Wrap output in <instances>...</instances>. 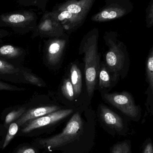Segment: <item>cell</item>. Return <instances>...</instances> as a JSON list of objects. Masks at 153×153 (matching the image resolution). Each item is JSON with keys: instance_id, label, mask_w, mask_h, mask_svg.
Masks as SVG:
<instances>
[{"instance_id": "cell-9", "label": "cell", "mask_w": 153, "mask_h": 153, "mask_svg": "<svg viewBox=\"0 0 153 153\" xmlns=\"http://www.w3.org/2000/svg\"><path fill=\"white\" fill-rule=\"evenodd\" d=\"M34 32L35 36L51 38L61 36L66 33L62 25L47 11L44 12Z\"/></svg>"}, {"instance_id": "cell-25", "label": "cell", "mask_w": 153, "mask_h": 153, "mask_svg": "<svg viewBox=\"0 0 153 153\" xmlns=\"http://www.w3.org/2000/svg\"><path fill=\"white\" fill-rule=\"evenodd\" d=\"M146 26L148 28L152 27L153 26V0H151L146 10Z\"/></svg>"}, {"instance_id": "cell-12", "label": "cell", "mask_w": 153, "mask_h": 153, "mask_svg": "<svg viewBox=\"0 0 153 153\" xmlns=\"http://www.w3.org/2000/svg\"><path fill=\"white\" fill-rule=\"evenodd\" d=\"M60 109V108L55 105L43 106L29 110L16 120L19 127L24 126L30 120L43 117L54 111Z\"/></svg>"}, {"instance_id": "cell-16", "label": "cell", "mask_w": 153, "mask_h": 153, "mask_svg": "<svg viewBox=\"0 0 153 153\" xmlns=\"http://www.w3.org/2000/svg\"><path fill=\"white\" fill-rule=\"evenodd\" d=\"M22 51L20 48L11 45H4L0 47V56L15 58L20 55Z\"/></svg>"}, {"instance_id": "cell-29", "label": "cell", "mask_w": 153, "mask_h": 153, "mask_svg": "<svg viewBox=\"0 0 153 153\" xmlns=\"http://www.w3.org/2000/svg\"><path fill=\"white\" fill-rule=\"evenodd\" d=\"M42 1H43L44 2H45L47 4V3L48 1V0H42Z\"/></svg>"}, {"instance_id": "cell-8", "label": "cell", "mask_w": 153, "mask_h": 153, "mask_svg": "<svg viewBox=\"0 0 153 153\" xmlns=\"http://www.w3.org/2000/svg\"><path fill=\"white\" fill-rule=\"evenodd\" d=\"M73 112L72 109H59L40 117L30 120L22 128V133L28 134L35 129L54 125L67 117Z\"/></svg>"}, {"instance_id": "cell-23", "label": "cell", "mask_w": 153, "mask_h": 153, "mask_svg": "<svg viewBox=\"0 0 153 153\" xmlns=\"http://www.w3.org/2000/svg\"><path fill=\"white\" fill-rule=\"evenodd\" d=\"M17 1L19 4L23 6H37L43 11L46 10L47 4L42 0H17Z\"/></svg>"}, {"instance_id": "cell-7", "label": "cell", "mask_w": 153, "mask_h": 153, "mask_svg": "<svg viewBox=\"0 0 153 153\" xmlns=\"http://www.w3.org/2000/svg\"><path fill=\"white\" fill-rule=\"evenodd\" d=\"M103 100L126 116L135 119L141 114L140 106L136 105L132 95L128 92H102Z\"/></svg>"}, {"instance_id": "cell-20", "label": "cell", "mask_w": 153, "mask_h": 153, "mask_svg": "<svg viewBox=\"0 0 153 153\" xmlns=\"http://www.w3.org/2000/svg\"><path fill=\"white\" fill-rule=\"evenodd\" d=\"M131 146L127 141L117 143L111 149V153H131Z\"/></svg>"}, {"instance_id": "cell-11", "label": "cell", "mask_w": 153, "mask_h": 153, "mask_svg": "<svg viewBox=\"0 0 153 153\" xmlns=\"http://www.w3.org/2000/svg\"><path fill=\"white\" fill-rule=\"evenodd\" d=\"M99 113L101 120L106 126L117 132H120L125 128L122 118L105 105L99 106Z\"/></svg>"}, {"instance_id": "cell-14", "label": "cell", "mask_w": 153, "mask_h": 153, "mask_svg": "<svg viewBox=\"0 0 153 153\" xmlns=\"http://www.w3.org/2000/svg\"><path fill=\"white\" fill-rule=\"evenodd\" d=\"M70 80L74 91L75 98L81 94L82 88V76L79 67L77 64L73 63L70 70Z\"/></svg>"}, {"instance_id": "cell-6", "label": "cell", "mask_w": 153, "mask_h": 153, "mask_svg": "<svg viewBox=\"0 0 153 153\" xmlns=\"http://www.w3.org/2000/svg\"><path fill=\"white\" fill-rule=\"evenodd\" d=\"M134 9L130 0H105V5L92 16L91 20L97 22L111 21L123 18Z\"/></svg>"}, {"instance_id": "cell-27", "label": "cell", "mask_w": 153, "mask_h": 153, "mask_svg": "<svg viewBox=\"0 0 153 153\" xmlns=\"http://www.w3.org/2000/svg\"><path fill=\"white\" fill-rule=\"evenodd\" d=\"M143 153H153V146L151 142H149L146 145Z\"/></svg>"}, {"instance_id": "cell-5", "label": "cell", "mask_w": 153, "mask_h": 153, "mask_svg": "<svg viewBox=\"0 0 153 153\" xmlns=\"http://www.w3.org/2000/svg\"><path fill=\"white\" fill-rule=\"evenodd\" d=\"M37 20V15L33 11H16L1 14L0 27H10L19 32L34 31Z\"/></svg>"}, {"instance_id": "cell-4", "label": "cell", "mask_w": 153, "mask_h": 153, "mask_svg": "<svg viewBox=\"0 0 153 153\" xmlns=\"http://www.w3.org/2000/svg\"><path fill=\"white\" fill-rule=\"evenodd\" d=\"M84 122L79 112L75 113L61 133L46 138H37L32 145L38 149L59 150L78 139L82 134Z\"/></svg>"}, {"instance_id": "cell-18", "label": "cell", "mask_w": 153, "mask_h": 153, "mask_svg": "<svg viewBox=\"0 0 153 153\" xmlns=\"http://www.w3.org/2000/svg\"><path fill=\"white\" fill-rule=\"evenodd\" d=\"M19 125L17 124L16 122H12L11 123L9 126L8 128V132L4 139V142L3 145L2 146V149H4L10 143V142L12 140L13 137L16 135L17 133H18L19 129Z\"/></svg>"}, {"instance_id": "cell-17", "label": "cell", "mask_w": 153, "mask_h": 153, "mask_svg": "<svg viewBox=\"0 0 153 153\" xmlns=\"http://www.w3.org/2000/svg\"><path fill=\"white\" fill-rule=\"evenodd\" d=\"M62 93L69 101H73L75 98L73 87L69 78L65 79L61 87Z\"/></svg>"}, {"instance_id": "cell-28", "label": "cell", "mask_w": 153, "mask_h": 153, "mask_svg": "<svg viewBox=\"0 0 153 153\" xmlns=\"http://www.w3.org/2000/svg\"><path fill=\"white\" fill-rule=\"evenodd\" d=\"M8 34V32H7V31L3 30H0V39L5 36Z\"/></svg>"}, {"instance_id": "cell-2", "label": "cell", "mask_w": 153, "mask_h": 153, "mask_svg": "<svg viewBox=\"0 0 153 153\" xmlns=\"http://www.w3.org/2000/svg\"><path fill=\"white\" fill-rule=\"evenodd\" d=\"M99 38V29L94 28L84 35L79 48V54L83 55L86 90L90 97H93L96 89L100 67Z\"/></svg>"}, {"instance_id": "cell-24", "label": "cell", "mask_w": 153, "mask_h": 153, "mask_svg": "<svg viewBox=\"0 0 153 153\" xmlns=\"http://www.w3.org/2000/svg\"><path fill=\"white\" fill-rule=\"evenodd\" d=\"M39 149L31 145H21L12 153H38Z\"/></svg>"}, {"instance_id": "cell-19", "label": "cell", "mask_w": 153, "mask_h": 153, "mask_svg": "<svg viewBox=\"0 0 153 153\" xmlns=\"http://www.w3.org/2000/svg\"><path fill=\"white\" fill-rule=\"evenodd\" d=\"M25 111H26L25 108H22L10 112L5 117L4 125L8 126L16 120H17L25 113Z\"/></svg>"}, {"instance_id": "cell-13", "label": "cell", "mask_w": 153, "mask_h": 153, "mask_svg": "<svg viewBox=\"0 0 153 153\" xmlns=\"http://www.w3.org/2000/svg\"><path fill=\"white\" fill-rule=\"evenodd\" d=\"M99 88L101 91H107L110 89L117 82L118 78L108 69L104 62L101 63L98 74Z\"/></svg>"}, {"instance_id": "cell-3", "label": "cell", "mask_w": 153, "mask_h": 153, "mask_svg": "<svg viewBox=\"0 0 153 153\" xmlns=\"http://www.w3.org/2000/svg\"><path fill=\"white\" fill-rule=\"evenodd\" d=\"M115 31H106L104 39L108 48L105 55V63L116 76L124 78L129 67V59L125 45L118 39Z\"/></svg>"}, {"instance_id": "cell-10", "label": "cell", "mask_w": 153, "mask_h": 153, "mask_svg": "<svg viewBox=\"0 0 153 153\" xmlns=\"http://www.w3.org/2000/svg\"><path fill=\"white\" fill-rule=\"evenodd\" d=\"M68 41V35L66 33L49 40L47 45L46 58L49 65L54 66L59 63Z\"/></svg>"}, {"instance_id": "cell-21", "label": "cell", "mask_w": 153, "mask_h": 153, "mask_svg": "<svg viewBox=\"0 0 153 153\" xmlns=\"http://www.w3.org/2000/svg\"><path fill=\"white\" fill-rule=\"evenodd\" d=\"M19 72V70L12 65L0 59V74H13Z\"/></svg>"}, {"instance_id": "cell-22", "label": "cell", "mask_w": 153, "mask_h": 153, "mask_svg": "<svg viewBox=\"0 0 153 153\" xmlns=\"http://www.w3.org/2000/svg\"><path fill=\"white\" fill-rule=\"evenodd\" d=\"M22 74L26 81L30 83L39 87L45 86V83L42 79L36 75L25 71H22Z\"/></svg>"}, {"instance_id": "cell-15", "label": "cell", "mask_w": 153, "mask_h": 153, "mask_svg": "<svg viewBox=\"0 0 153 153\" xmlns=\"http://www.w3.org/2000/svg\"><path fill=\"white\" fill-rule=\"evenodd\" d=\"M146 81L152 91L153 90V49L151 48L146 62Z\"/></svg>"}, {"instance_id": "cell-26", "label": "cell", "mask_w": 153, "mask_h": 153, "mask_svg": "<svg viewBox=\"0 0 153 153\" xmlns=\"http://www.w3.org/2000/svg\"><path fill=\"white\" fill-rule=\"evenodd\" d=\"M21 91L24 90L22 88H20L14 85H11L6 83L0 82V91Z\"/></svg>"}, {"instance_id": "cell-1", "label": "cell", "mask_w": 153, "mask_h": 153, "mask_svg": "<svg viewBox=\"0 0 153 153\" xmlns=\"http://www.w3.org/2000/svg\"><path fill=\"white\" fill-rule=\"evenodd\" d=\"M96 1L65 0L54 6L50 13L69 35L84 24Z\"/></svg>"}]
</instances>
